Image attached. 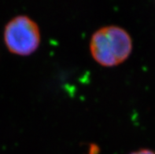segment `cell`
<instances>
[{
  "label": "cell",
  "instance_id": "6da1fadb",
  "mask_svg": "<svg viewBox=\"0 0 155 154\" xmlns=\"http://www.w3.org/2000/svg\"><path fill=\"white\" fill-rule=\"evenodd\" d=\"M132 50L131 36L117 26L102 28L91 39V54L102 66L114 67L121 64L129 57Z\"/></svg>",
  "mask_w": 155,
  "mask_h": 154
},
{
  "label": "cell",
  "instance_id": "7a4b0ae2",
  "mask_svg": "<svg viewBox=\"0 0 155 154\" xmlns=\"http://www.w3.org/2000/svg\"><path fill=\"white\" fill-rule=\"evenodd\" d=\"M4 40L10 52L20 56H28L39 47V28L37 24L27 16H18L6 24Z\"/></svg>",
  "mask_w": 155,
  "mask_h": 154
},
{
  "label": "cell",
  "instance_id": "3957f363",
  "mask_svg": "<svg viewBox=\"0 0 155 154\" xmlns=\"http://www.w3.org/2000/svg\"><path fill=\"white\" fill-rule=\"evenodd\" d=\"M130 154H155V152L150 149H140V150L136 151Z\"/></svg>",
  "mask_w": 155,
  "mask_h": 154
}]
</instances>
